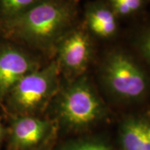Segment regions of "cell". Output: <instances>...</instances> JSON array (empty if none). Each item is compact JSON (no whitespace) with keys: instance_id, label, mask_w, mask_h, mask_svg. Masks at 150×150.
I'll use <instances>...</instances> for the list:
<instances>
[{"instance_id":"13","label":"cell","mask_w":150,"mask_h":150,"mask_svg":"<svg viewBox=\"0 0 150 150\" xmlns=\"http://www.w3.org/2000/svg\"><path fill=\"white\" fill-rule=\"evenodd\" d=\"M134 44L138 53L150 66V24L142 27L136 33Z\"/></svg>"},{"instance_id":"2","label":"cell","mask_w":150,"mask_h":150,"mask_svg":"<svg viewBox=\"0 0 150 150\" xmlns=\"http://www.w3.org/2000/svg\"><path fill=\"white\" fill-rule=\"evenodd\" d=\"M54 99V121L66 131L87 130L107 115L106 104L85 74L60 86Z\"/></svg>"},{"instance_id":"8","label":"cell","mask_w":150,"mask_h":150,"mask_svg":"<svg viewBox=\"0 0 150 150\" xmlns=\"http://www.w3.org/2000/svg\"><path fill=\"white\" fill-rule=\"evenodd\" d=\"M86 27L91 34L100 39L112 38L118 31V17L107 1H91L86 6Z\"/></svg>"},{"instance_id":"9","label":"cell","mask_w":150,"mask_h":150,"mask_svg":"<svg viewBox=\"0 0 150 150\" xmlns=\"http://www.w3.org/2000/svg\"><path fill=\"white\" fill-rule=\"evenodd\" d=\"M122 150H150V116L137 114L127 116L119 129Z\"/></svg>"},{"instance_id":"7","label":"cell","mask_w":150,"mask_h":150,"mask_svg":"<svg viewBox=\"0 0 150 150\" xmlns=\"http://www.w3.org/2000/svg\"><path fill=\"white\" fill-rule=\"evenodd\" d=\"M34 58L12 45L0 47V101L22 78L39 69Z\"/></svg>"},{"instance_id":"5","label":"cell","mask_w":150,"mask_h":150,"mask_svg":"<svg viewBox=\"0 0 150 150\" xmlns=\"http://www.w3.org/2000/svg\"><path fill=\"white\" fill-rule=\"evenodd\" d=\"M58 125L37 115L13 116L7 130L8 150H31L52 144Z\"/></svg>"},{"instance_id":"4","label":"cell","mask_w":150,"mask_h":150,"mask_svg":"<svg viewBox=\"0 0 150 150\" xmlns=\"http://www.w3.org/2000/svg\"><path fill=\"white\" fill-rule=\"evenodd\" d=\"M61 70L56 61L19 81L4 99L12 116L37 115L53 100L59 91Z\"/></svg>"},{"instance_id":"15","label":"cell","mask_w":150,"mask_h":150,"mask_svg":"<svg viewBox=\"0 0 150 150\" xmlns=\"http://www.w3.org/2000/svg\"><path fill=\"white\" fill-rule=\"evenodd\" d=\"M51 145L52 144H50V145L43 146V147L36 148V149H31V150H50V149H51Z\"/></svg>"},{"instance_id":"6","label":"cell","mask_w":150,"mask_h":150,"mask_svg":"<svg viewBox=\"0 0 150 150\" xmlns=\"http://www.w3.org/2000/svg\"><path fill=\"white\" fill-rule=\"evenodd\" d=\"M55 52L61 72L73 79L84 74L93 59L94 47L87 30L74 27L59 41Z\"/></svg>"},{"instance_id":"10","label":"cell","mask_w":150,"mask_h":150,"mask_svg":"<svg viewBox=\"0 0 150 150\" xmlns=\"http://www.w3.org/2000/svg\"><path fill=\"white\" fill-rule=\"evenodd\" d=\"M42 0H0V21H11Z\"/></svg>"},{"instance_id":"12","label":"cell","mask_w":150,"mask_h":150,"mask_svg":"<svg viewBox=\"0 0 150 150\" xmlns=\"http://www.w3.org/2000/svg\"><path fill=\"white\" fill-rule=\"evenodd\" d=\"M117 16L127 17L138 13L144 8L145 0H107Z\"/></svg>"},{"instance_id":"1","label":"cell","mask_w":150,"mask_h":150,"mask_svg":"<svg viewBox=\"0 0 150 150\" xmlns=\"http://www.w3.org/2000/svg\"><path fill=\"white\" fill-rule=\"evenodd\" d=\"M77 12L76 0H42L1 25L8 36L48 53L74 28Z\"/></svg>"},{"instance_id":"14","label":"cell","mask_w":150,"mask_h":150,"mask_svg":"<svg viewBox=\"0 0 150 150\" xmlns=\"http://www.w3.org/2000/svg\"><path fill=\"white\" fill-rule=\"evenodd\" d=\"M7 134V130H6L4 127L2 123L1 122V119H0V146H1V144L6 138V135Z\"/></svg>"},{"instance_id":"3","label":"cell","mask_w":150,"mask_h":150,"mask_svg":"<svg viewBox=\"0 0 150 150\" xmlns=\"http://www.w3.org/2000/svg\"><path fill=\"white\" fill-rule=\"evenodd\" d=\"M99 80L108 96L123 104L141 102L150 93L149 75L123 50H111L105 56L99 69Z\"/></svg>"},{"instance_id":"16","label":"cell","mask_w":150,"mask_h":150,"mask_svg":"<svg viewBox=\"0 0 150 150\" xmlns=\"http://www.w3.org/2000/svg\"><path fill=\"white\" fill-rule=\"evenodd\" d=\"M76 1H79V0H76Z\"/></svg>"},{"instance_id":"11","label":"cell","mask_w":150,"mask_h":150,"mask_svg":"<svg viewBox=\"0 0 150 150\" xmlns=\"http://www.w3.org/2000/svg\"><path fill=\"white\" fill-rule=\"evenodd\" d=\"M57 150H115L106 140L97 137H84L67 140Z\"/></svg>"}]
</instances>
